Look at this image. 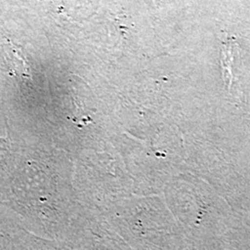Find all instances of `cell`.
Wrapping results in <instances>:
<instances>
[{"instance_id": "1", "label": "cell", "mask_w": 250, "mask_h": 250, "mask_svg": "<svg viewBox=\"0 0 250 250\" xmlns=\"http://www.w3.org/2000/svg\"><path fill=\"white\" fill-rule=\"evenodd\" d=\"M0 55L9 68V72L16 76L30 77V67L21 47L5 39L0 43Z\"/></svg>"}, {"instance_id": "2", "label": "cell", "mask_w": 250, "mask_h": 250, "mask_svg": "<svg viewBox=\"0 0 250 250\" xmlns=\"http://www.w3.org/2000/svg\"><path fill=\"white\" fill-rule=\"evenodd\" d=\"M238 45L233 42V39L228 37V40L221 45V62L223 67L224 82L231 87L232 82V66L234 59L238 55Z\"/></svg>"}]
</instances>
